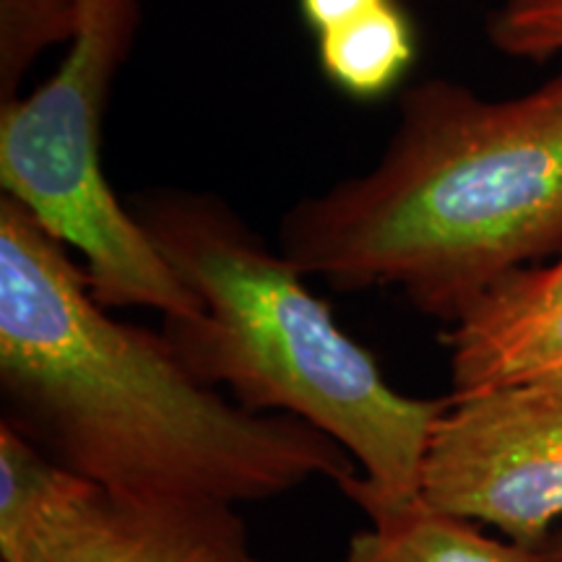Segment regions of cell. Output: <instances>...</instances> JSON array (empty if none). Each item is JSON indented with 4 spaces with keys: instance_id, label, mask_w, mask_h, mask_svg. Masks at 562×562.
<instances>
[{
    "instance_id": "obj_1",
    "label": "cell",
    "mask_w": 562,
    "mask_h": 562,
    "mask_svg": "<svg viewBox=\"0 0 562 562\" xmlns=\"http://www.w3.org/2000/svg\"><path fill=\"white\" fill-rule=\"evenodd\" d=\"M3 419L55 467L146 505L263 503L355 459L311 422L199 381L165 334L112 318L87 271L0 199Z\"/></svg>"
},
{
    "instance_id": "obj_2",
    "label": "cell",
    "mask_w": 562,
    "mask_h": 562,
    "mask_svg": "<svg viewBox=\"0 0 562 562\" xmlns=\"http://www.w3.org/2000/svg\"><path fill=\"white\" fill-rule=\"evenodd\" d=\"M279 250L336 290H398L456 321L562 250V68L510 100L442 79L409 89L381 161L286 211Z\"/></svg>"
},
{
    "instance_id": "obj_3",
    "label": "cell",
    "mask_w": 562,
    "mask_h": 562,
    "mask_svg": "<svg viewBox=\"0 0 562 562\" xmlns=\"http://www.w3.org/2000/svg\"><path fill=\"white\" fill-rule=\"evenodd\" d=\"M201 302L161 334L186 368L252 412L311 422L362 467L339 490L368 513L419 501L422 461L448 396L414 398L334 321L284 252L209 193L157 191L131 209Z\"/></svg>"
},
{
    "instance_id": "obj_4",
    "label": "cell",
    "mask_w": 562,
    "mask_h": 562,
    "mask_svg": "<svg viewBox=\"0 0 562 562\" xmlns=\"http://www.w3.org/2000/svg\"><path fill=\"white\" fill-rule=\"evenodd\" d=\"M138 21V0H79L66 60L30 97L0 104V186L55 240L81 252L100 305L195 318L199 297L102 170L104 108Z\"/></svg>"
},
{
    "instance_id": "obj_5",
    "label": "cell",
    "mask_w": 562,
    "mask_h": 562,
    "mask_svg": "<svg viewBox=\"0 0 562 562\" xmlns=\"http://www.w3.org/2000/svg\"><path fill=\"white\" fill-rule=\"evenodd\" d=\"M248 550L229 505H146L55 467L0 422L3 562H229Z\"/></svg>"
},
{
    "instance_id": "obj_6",
    "label": "cell",
    "mask_w": 562,
    "mask_h": 562,
    "mask_svg": "<svg viewBox=\"0 0 562 562\" xmlns=\"http://www.w3.org/2000/svg\"><path fill=\"white\" fill-rule=\"evenodd\" d=\"M422 503L544 547L562 518V396L503 389L451 396L427 440Z\"/></svg>"
},
{
    "instance_id": "obj_7",
    "label": "cell",
    "mask_w": 562,
    "mask_h": 562,
    "mask_svg": "<svg viewBox=\"0 0 562 562\" xmlns=\"http://www.w3.org/2000/svg\"><path fill=\"white\" fill-rule=\"evenodd\" d=\"M451 396L533 389L562 396V250L490 286L442 336Z\"/></svg>"
},
{
    "instance_id": "obj_8",
    "label": "cell",
    "mask_w": 562,
    "mask_h": 562,
    "mask_svg": "<svg viewBox=\"0 0 562 562\" xmlns=\"http://www.w3.org/2000/svg\"><path fill=\"white\" fill-rule=\"evenodd\" d=\"M372 526L349 539L339 562H562V533L550 544L501 542L467 518L417 503L370 518Z\"/></svg>"
},
{
    "instance_id": "obj_9",
    "label": "cell",
    "mask_w": 562,
    "mask_h": 562,
    "mask_svg": "<svg viewBox=\"0 0 562 562\" xmlns=\"http://www.w3.org/2000/svg\"><path fill=\"white\" fill-rule=\"evenodd\" d=\"M315 37L323 76L355 100L389 94L409 74L417 50L412 21L396 0Z\"/></svg>"
},
{
    "instance_id": "obj_10",
    "label": "cell",
    "mask_w": 562,
    "mask_h": 562,
    "mask_svg": "<svg viewBox=\"0 0 562 562\" xmlns=\"http://www.w3.org/2000/svg\"><path fill=\"white\" fill-rule=\"evenodd\" d=\"M76 30L79 0H0V104L16 100L34 60Z\"/></svg>"
},
{
    "instance_id": "obj_11",
    "label": "cell",
    "mask_w": 562,
    "mask_h": 562,
    "mask_svg": "<svg viewBox=\"0 0 562 562\" xmlns=\"http://www.w3.org/2000/svg\"><path fill=\"white\" fill-rule=\"evenodd\" d=\"M490 40L513 58H552L562 53V0H501Z\"/></svg>"
},
{
    "instance_id": "obj_12",
    "label": "cell",
    "mask_w": 562,
    "mask_h": 562,
    "mask_svg": "<svg viewBox=\"0 0 562 562\" xmlns=\"http://www.w3.org/2000/svg\"><path fill=\"white\" fill-rule=\"evenodd\" d=\"M383 3H389V0H300V9L307 26L315 34H323Z\"/></svg>"
},
{
    "instance_id": "obj_13",
    "label": "cell",
    "mask_w": 562,
    "mask_h": 562,
    "mask_svg": "<svg viewBox=\"0 0 562 562\" xmlns=\"http://www.w3.org/2000/svg\"><path fill=\"white\" fill-rule=\"evenodd\" d=\"M229 562H261V560H258V558H252L250 550H245V552L237 554V558H232Z\"/></svg>"
}]
</instances>
